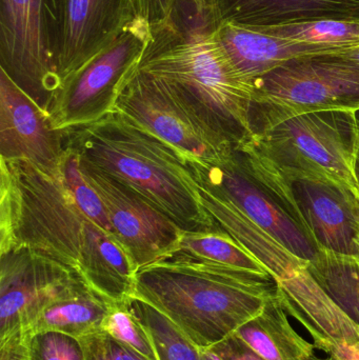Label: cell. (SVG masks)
<instances>
[{
	"instance_id": "23",
	"label": "cell",
	"mask_w": 359,
	"mask_h": 360,
	"mask_svg": "<svg viewBox=\"0 0 359 360\" xmlns=\"http://www.w3.org/2000/svg\"><path fill=\"white\" fill-rule=\"evenodd\" d=\"M274 37L341 51L359 46V21L322 20L280 27H246Z\"/></svg>"
},
{
	"instance_id": "16",
	"label": "cell",
	"mask_w": 359,
	"mask_h": 360,
	"mask_svg": "<svg viewBox=\"0 0 359 360\" xmlns=\"http://www.w3.org/2000/svg\"><path fill=\"white\" fill-rule=\"evenodd\" d=\"M216 6L223 22L242 27L359 21V0H216Z\"/></svg>"
},
{
	"instance_id": "20",
	"label": "cell",
	"mask_w": 359,
	"mask_h": 360,
	"mask_svg": "<svg viewBox=\"0 0 359 360\" xmlns=\"http://www.w3.org/2000/svg\"><path fill=\"white\" fill-rule=\"evenodd\" d=\"M310 272L337 306L359 328V258L320 249Z\"/></svg>"
},
{
	"instance_id": "4",
	"label": "cell",
	"mask_w": 359,
	"mask_h": 360,
	"mask_svg": "<svg viewBox=\"0 0 359 360\" xmlns=\"http://www.w3.org/2000/svg\"><path fill=\"white\" fill-rule=\"evenodd\" d=\"M63 147L137 192L183 232L215 230L187 158L126 116L113 111L99 122L63 130Z\"/></svg>"
},
{
	"instance_id": "24",
	"label": "cell",
	"mask_w": 359,
	"mask_h": 360,
	"mask_svg": "<svg viewBox=\"0 0 359 360\" xmlns=\"http://www.w3.org/2000/svg\"><path fill=\"white\" fill-rule=\"evenodd\" d=\"M65 150V156L60 166V179L67 192L86 217L103 230L116 235L100 197L82 175L77 154L72 150Z\"/></svg>"
},
{
	"instance_id": "27",
	"label": "cell",
	"mask_w": 359,
	"mask_h": 360,
	"mask_svg": "<svg viewBox=\"0 0 359 360\" xmlns=\"http://www.w3.org/2000/svg\"><path fill=\"white\" fill-rule=\"evenodd\" d=\"M79 340L84 349V360H150L103 330Z\"/></svg>"
},
{
	"instance_id": "10",
	"label": "cell",
	"mask_w": 359,
	"mask_h": 360,
	"mask_svg": "<svg viewBox=\"0 0 359 360\" xmlns=\"http://www.w3.org/2000/svg\"><path fill=\"white\" fill-rule=\"evenodd\" d=\"M114 111L136 122L187 160L216 162L235 149L204 128L159 79L137 69L122 86Z\"/></svg>"
},
{
	"instance_id": "5",
	"label": "cell",
	"mask_w": 359,
	"mask_h": 360,
	"mask_svg": "<svg viewBox=\"0 0 359 360\" xmlns=\"http://www.w3.org/2000/svg\"><path fill=\"white\" fill-rule=\"evenodd\" d=\"M242 146L285 172L330 179L359 191L355 111L331 110L293 116Z\"/></svg>"
},
{
	"instance_id": "25",
	"label": "cell",
	"mask_w": 359,
	"mask_h": 360,
	"mask_svg": "<svg viewBox=\"0 0 359 360\" xmlns=\"http://www.w3.org/2000/svg\"><path fill=\"white\" fill-rule=\"evenodd\" d=\"M103 331L107 332L118 342L134 349L150 360H158L149 334L133 315L126 302L114 304L103 321Z\"/></svg>"
},
{
	"instance_id": "21",
	"label": "cell",
	"mask_w": 359,
	"mask_h": 360,
	"mask_svg": "<svg viewBox=\"0 0 359 360\" xmlns=\"http://www.w3.org/2000/svg\"><path fill=\"white\" fill-rule=\"evenodd\" d=\"M175 253L228 268L270 274L253 254L219 226L208 232L183 233Z\"/></svg>"
},
{
	"instance_id": "15",
	"label": "cell",
	"mask_w": 359,
	"mask_h": 360,
	"mask_svg": "<svg viewBox=\"0 0 359 360\" xmlns=\"http://www.w3.org/2000/svg\"><path fill=\"white\" fill-rule=\"evenodd\" d=\"M134 18L131 0H63L60 84L111 46Z\"/></svg>"
},
{
	"instance_id": "19",
	"label": "cell",
	"mask_w": 359,
	"mask_h": 360,
	"mask_svg": "<svg viewBox=\"0 0 359 360\" xmlns=\"http://www.w3.org/2000/svg\"><path fill=\"white\" fill-rule=\"evenodd\" d=\"M235 334L266 360H320L315 346L303 340L291 326L278 290L261 314L242 326Z\"/></svg>"
},
{
	"instance_id": "30",
	"label": "cell",
	"mask_w": 359,
	"mask_h": 360,
	"mask_svg": "<svg viewBox=\"0 0 359 360\" xmlns=\"http://www.w3.org/2000/svg\"><path fill=\"white\" fill-rule=\"evenodd\" d=\"M31 334L20 331L0 340V360H31Z\"/></svg>"
},
{
	"instance_id": "6",
	"label": "cell",
	"mask_w": 359,
	"mask_h": 360,
	"mask_svg": "<svg viewBox=\"0 0 359 360\" xmlns=\"http://www.w3.org/2000/svg\"><path fill=\"white\" fill-rule=\"evenodd\" d=\"M335 53L296 57L255 80L253 136L301 114L359 110V65Z\"/></svg>"
},
{
	"instance_id": "11",
	"label": "cell",
	"mask_w": 359,
	"mask_h": 360,
	"mask_svg": "<svg viewBox=\"0 0 359 360\" xmlns=\"http://www.w3.org/2000/svg\"><path fill=\"white\" fill-rule=\"evenodd\" d=\"M80 170L100 197L114 232L137 271L176 251L185 232L159 207L88 162L80 160Z\"/></svg>"
},
{
	"instance_id": "32",
	"label": "cell",
	"mask_w": 359,
	"mask_h": 360,
	"mask_svg": "<svg viewBox=\"0 0 359 360\" xmlns=\"http://www.w3.org/2000/svg\"><path fill=\"white\" fill-rule=\"evenodd\" d=\"M337 56L354 65H359V46H353V48L345 49V50L339 51L335 53Z\"/></svg>"
},
{
	"instance_id": "35",
	"label": "cell",
	"mask_w": 359,
	"mask_h": 360,
	"mask_svg": "<svg viewBox=\"0 0 359 360\" xmlns=\"http://www.w3.org/2000/svg\"><path fill=\"white\" fill-rule=\"evenodd\" d=\"M356 122H358V130H359V110L355 112Z\"/></svg>"
},
{
	"instance_id": "13",
	"label": "cell",
	"mask_w": 359,
	"mask_h": 360,
	"mask_svg": "<svg viewBox=\"0 0 359 360\" xmlns=\"http://www.w3.org/2000/svg\"><path fill=\"white\" fill-rule=\"evenodd\" d=\"M80 277L27 248L0 251V340L17 332L29 333L46 307Z\"/></svg>"
},
{
	"instance_id": "28",
	"label": "cell",
	"mask_w": 359,
	"mask_h": 360,
	"mask_svg": "<svg viewBox=\"0 0 359 360\" xmlns=\"http://www.w3.org/2000/svg\"><path fill=\"white\" fill-rule=\"evenodd\" d=\"M175 0H131L135 17L147 22L150 27L166 20Z\"/></svg>"
},
{
	"instance_id": "12",
	"label": "cell",
	"mask_w": 359,
	"mask_h": 360,
	"mask_svg": "<svg viewBox=\"0 0 359 360\" xmlns=\"http://www.w3.org/2000/svg\"><path fill=\"white\" fill-rule=\"evenodd\" d=\"M187 162L198 184L231 201L244 215L295 255L311 262L320 251L315 241L310 238L247 168L236 149L216 162L192 160Z\"/></svg>"
},
{
	"instance_id": "29",
	"label": "cell",
	"mask_w": 359,
	"mask_h": 360,
	"mask_svg": "<svg viewBox=\"0 0 359 360\" xmlns=\"http://www.w3.org/2000/svg\"><path fill=\"white\" fill-rule=\"evenodd\" d=\"M221 360H266L235 333L210 348Z\"/></svg>"
},
{
	"instance_id": "36",
	"label": "cell",
	"mask_w": 359,
	"mask_h": 360,
	"mask_svg": "<svg viewBox=\"0 0 359 360\" xmlns=\"http://www.w3.org/2000/svg\"><path fill=\"white\" fill-rule=\"evenodd\" d=\"M320 360H332V359H331L330 357H328V359H320Z\"/></svg>"
},
{
	"instance_id": "17",
	"label": "cell",
	"mask_w": 359,
	"mask_h": 360,
	"mask_svg": "<svg viewBox=\"0 0 359 360\" xmlns=\"http://www.w3.org/2000/svg\"><path fill=\"white\" fill-rule=\"evenodd\" d=\"M218 37L240 73L252 82L296 57L339 52L325 46L291 41L242 25L223 22Z\"/></svg>"
},
{
	"instance_id": "3",
	"label": "cell",
	"mask_w": 359,
	"mask_h": 360,
	"mask_svg": "<svg viewBox=\"0 0 359 360\" xmlns=\"http://www.w3.org/2000/svg\"><path fill=\"white\" fill-rule=\"evenodd\" d=\"M278 290L272 275L174 252L137 271L133 296L164 313L204 350L261 314Z\"/></svg>"
},
{
	"instance_id": "26",
	"label": "cell",
	"mask_w": 359,
	"mask_h": 360,
	"mask_svg": "<svg viewBox=\"0 0 359 360\" xmlns=\"http://www.w3.org/2000/svg\"><path fill=\"white\" fill-rule=\"evenodd\" d=\"M31 360H84L77 338L57 332H39L30 338Z\"/></svg>"
},
{
	"instance_id": "14",
	"label": "cell",
	"mask_w": 359,
	"mask_h": 360,
	"mask_svg": "<svg viewBox=\"0 0 359 360\" xmlns=\"http://www.w3.org/2000/svg\"><path fill=\"white\" fill-rule=\"evenodd\" d=\"M65 153L63 131L55 130L48 113L0 70V158L27 160L60 179Z\"/></svg>"
},
{
	"instance_id": "1",
	"label": "cell",
	"mask_w": 359,
	"mask_h": 360,
	"mask_svg": "<svg viewBox=\"0 0 359 360\" xmlns=\"http://www.w3.org/2000/svg\"><path fill=\"white\" fill-rule=\"evenodd\" d=\"M14 247L72 269L113 304L134 295L137 270L126 247L86 217L61 179L0 158V251Z\"/></svg>"
},
{
	"instance_id": "34",
	"label": "cell",
	"mask_w": 359,
	"mask_h": 360,
	"mask_svg": "<svg viewBox=\"0 0 359 360\" xmlns=\"http://www.w3.org/2000/svg\"><path fill=\"white\" fill-rule=\"evenodd\" d=\"M355 179L356 181H358V190H359V151L358 154V158H356L355 162Z\"/></svg>"
},
{
	"instance_id": "22",
	"label": "cell",
	"mask_w": 359,
	"mask_h": 360,
	"mask_svg": "<svg viewBox=\"0 0 359 360\" xmlns=\"http://www.w3.org/2000/svg\"><path fill=\"white\" fill-rule=\"evenodd\" d=\"M126 304L149 334L158 360H202V349L164 313L135 296Z\"/></svg>"
},
{
	"instance_id": "7",
	"label": "cell",
	"mask_w": 359,
	"mask_h": 360,
	"mask_svg": "<svg viewBox=\"0 0 359 360\" xmlns=\"http://www.w3.org/2000/svg\"><path fill=\"white\" fill-rule=\"evenodd\" d=\"M236 151L320 250L359 258V191L330 179L285 172L247 146Z\"/></svg>"
},
{
	"instance_id": "9",
	"label": "cell",
	"mask_w": 359,
	"mask_h": 360,
	"mask_svg": "<svg viewBox=\"0 0 359 360\" xmlns=\"http://www.w3.org/2000/svg\"><path fill=\"white\" fill-rule=\"evenodd\" d=\"M150 25L135 17L122 35L65 80L48 105V120L63 131L99 122L114 111L128 78L138 67Z\"/></svg>"
},
{
	"instance_id": "18",
	"label": "cell",
	"mask_w": 359,
	"mask_h": 360,
	"mask_svg": "<svg viewBox=\"0 0 359 360\" xmlns=\"http://www.w3.org/2000/svg\"><path fill=\"white\" fill-rule=\"evenodd\" d=\"M113 304L80 277L46 307L29 333L57 332L80 340L100 331Z\"/></svg>"
},
{
	"instance_id": "8",
	"label": "cell",
	"mask_w": 359,
	"mask_h": 360,
	"mask_svg": "<svg viewBox=\"0 0 359 360\" xmlns=\"http://www.w3.org/2000/svg\"><path fill=\"white\" fill-rule=\"evenodd\" d=\"M63 0H0V70L44 111L60 86Z\"/></svg>"
},
{
	"instance_id": "2",
	"label": "cell",
	"mask_w": 359,
	"mask_h": 360,
	"mask_svg": "<svg viewBox=\"0 0 359 360\" xmlns=\"http://www.w3.org/2000/svg\"><path fill=\"white\" fill-rule=\"evenodd\" d=\"M216 0H175L150 27L137 70L159 79L219 141L240 148L253 137L254 86L234 65L218 37Z\"/></svg>"
},
{
	"instance_id": "31",
	"label": "cell",
	"mask_w": 359,
	"mask_h": 360,
	"mask_svg": "<svg viewBox=\"0 0 359 360\" xmlns=\"http://www.w3.org/2000/svg\"><path fill=\"white\" fill-rule=\"evenodd\" d=\"M326 353L332 360H359V342L356 344L341 342L331 347Z\"/></svg>"
},
{
	"instance_id": "33",
	"label": "cell",
	"mask_w": 359,
	"mask_h": 360,
	"mask_svg": "<svg viewBox=\"0 0 359 360\" xmlns=\"http://www.w3.org/2000/svg\"><path fill=\"white\" fill-rule=\"evenodd\" d=\"M202 360H221V359L210 349H204V350H202Z\"/></svg>"
}]
</instances>
